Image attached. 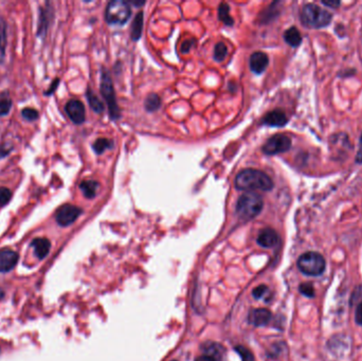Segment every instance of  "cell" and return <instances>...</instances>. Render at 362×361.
Listing matches in <instances>:
<instances>
[{
    "label": "cell",
    "mask_w": 362,
    "mask_h": 361,
    "mask_svg": "<svg viewBox=\"0 0 362 361\" xmlns=\"http://www.w3.org/2000/svg\"><path fill=\"white\" fill-rule=\"evenodd\" d=\"M355 319L356 322L360 325H362V302L358 305L357 309H356V314H355Z\"/></svg>",
    "instance_id": "1f68e13d"
},
{
    "label": "cell",
    "mask_w": 362,
    "mask_h": 361,
    "mask_svg": "<svg viewBox=\"0 0 362 361\" xmlns=\"http://www.w3.org/2000/svg\"><path fill=\"white\" fill-rule=\"evenodd\" d=\"M194 45H195L194 40H192V42H185V43H183V45H182V46H181V51H182L183 53H186V52L190 51V49H191Z\"/></svg>",
    "instance_id": "d6a6232c"
},
{
    "label": "cell",
    "mask_w": 362,
    "mask_h": 361,
    "mask_svg": "<svg viewBox=\"0 0 362 361\" xmlns=\"http://www.w3.org/2000/svg\"><path fill=\"white\" fill-rule=\"evenodd\" d=\"M12 192L7 187H0V207H4L10 202Z\"/></svg>",
    "instance_id": "484cf974"
},
{
    "label": "cell",
    "mask_w": 362,
    "mask_h": 361,
    "mask_svg": "<svg viewBox=\"0 0 362 361\" xmlns=\"http://www.w3.org/2000/svg\"><path fill=\"white\" fill-rule=\"evenodd\" d=\"M268 292L269 291H268L267 286H265V285H260V286L257 287V288L253 289L252 294H253V297L256 298V299L265 298V300H266V295H267Z\"/></svg>",
    "instance_id": "4dcf8cb0"
},
{
    "label": "cell",
    "mask_w": 362,
    "mask_h": 361,
    "mask_svg": "<svg viewBox=\"0 0 362 361\" xmlns=\"http://www.w3.org/2000/svg\"><path fill=\"white\" fill-rule=\"evenodd\" d=\"M12 107V101L9 97H4L0 100V116H6L10 112Z\"/></svg>",
    "instance_id": "83f0119b"
},
{
    "label": "cell",
    "mask_w": 362,
    "mask_h": 361,
    "mask_svg": "<svg viewBox=\"0 0 362 361\" xmlns=\"http://www.w3.org/2000/svg\"><path fill=\"white\" fill-rule=\"evenodd\" d=\"M300 292L308 298L315 297V288L310 283H304L300 285Z\"/></svg>",
    "instance_id": "f546056e"
},
{
    "label": "cell",
    "mask_w": 362,
    "mask_h": 361,
    "mask_svg": "<svg viewBox=\"0 0 362 361\" xmlns=\"http://www.w3.org/2000/svg\"><path fill=\"white\" fill-rule=\"evenodd\" d=\"M359 151H358V154H357V157H356V160L358 163H362V136H361V139H360V143H359Z\"/></svg>",
    "instance_id": "836d02e7"
},
{
    "label": "cell",
    "mask_w": 362,
    "mask_h": 361,
    "mask_svg": "<svg viewBox=\"0 0 362 361\" xmlns=\"http://www.w3.org/2000/svg\"><path fill=\"white\" fill-rule=\"evenodd\" d=\"M301 19L306 27L318 29L326 27L331 22L332 14L315 3H307L303 6Z\"/></svg>",
    "instance_id": "3957f363"
},
{
    "label": "cell",
    "mask_w": 362,
    "mask_h": 361,
    "mask_svg": "<svg viewBox=\"0 0 362 361\" xmlns=\"http://www.w3.org/2000/svg\"><path fill=\"white\" fill-rule=\"evenodd\" d=\"M298 267L306 275L317 276L325 270V260L318 252H306L298 260Z\"/></svg>",
    "instance_id": "277c9868"
},
{
    "label": "cell",
    "mask_w": 362,
    "mask_h": 361,
    "mask_svg": "<svg viewBox=\"0 0 362 361\" xmlns=\"http://www.w3.org/2000/svg\"><path fill=\"white\" fill-rule=\"evenodd\" d=\"M235 186L241 191H270L273 187L271 178L260 170L246 169L237 174Z\"/></svg>",
    "instance_id": "6da1fadb"
},
{
    "label": "cell",
    "mask_w": 362,
    "mask_h": 361,
    "mask_svg": "<svg viewBox=\"0 0 362 361\" xmlns=\"http://www.w3.org/2000/svg\"><path fill=\"white\" fill-rule=\"evenodd\" d=\"M80 188L85 197L91 199L96 195V192L98 190V182H96L95 180H84L80 184Z\"/></svg>",
    "instance_id": "e0dca14e"
},
{
    "label": "cell",
    "mask_w": 362,
    "mask_h": 361,
    "mask_svg": "<svg viewBox=\"0 0 362 361\" xmlns=\"http://www.w3.org/2000/svg\"><path fill=\"white\" fill-rule=\"evenodd\" d=\"M173 361H176V360H173Z\"/></svg>",
    "instance_id": "8d00e7d4"
},
{
    "label": "cell",
    "mask_w": 362,
    "mask_h": 361,
    "mask_svg": "<svg viewBox=\"0 0 362 361\" xmlns=\"http://www.w3.org/2000/svg\"><path fill=\"white\" fill-rule=\"evenodd\" d=\"M287 117L284 111L275 109L268 112L263 119V123L268 126H274V127H282L287 123Z\"/></svg>",
    "instance_id": "9a60e30c"
},
{
    "label": "cell",
    "mask_w": 362,
    "mask_h": 361,
    "mask_svg": "<svg viewBox=\"0 0 362 361\" xmlns=\"http://www.w3.org/2000/svg\"><path fill=\"white\" fill-rule=\"evenodd\" d=\"M81 214H82L81 208L73 206V204L70 203H66L56 211L55 219L60 226L67 227L75 223Z\"/></svg>",
    "instance_id": "ba28073f"
},
{
    "label": "cell",
    "mask_w": 362,
    "mask_h": 361,
    "mask_svg": "<svg viewBox=\"0 0 362 361\" xmlns=\"http://www.w3.org/2000/svg\"><path fill=\"white\" fill-rule=\"evenodd\" d=\"M130 14L131 10L128 2L122 1V0H114L107 5L105 17L107 22L122 26L129 19Z\"/></svg>",
    "instance_id": "5b68a950"
},
{
    "label": "cell",
    "mask_w": 362,
    "mask_h": 361,
    "mask_svg": "<svg viewBox=\"0 0 362 361\" xmlns=\"http://www.w3.org/2000/svg\"><path fill=\"white\" fill-rule=\"evenodd\" d=\"M101 92L105 97L107 106H108L111 119H118L120 117V109L116 100V94H114L113 85L108 72L105 70H103L101 78Z\"/></svg>",
    "instance_id": "8992f818"
},
{
    "label": "cell",
    "mask_w": 362,
    "mask_h": 361,
    "mask_svg": "<svg viewBox=\"0 0 362 361\" xmlns=\"http://www.w3.org/2000/svg\"><path fill=\"white\" fill-rule=\"evenodd\" d=\"M271 318H272V315L268 309L259 308L250 311L248 315V321L254 326H265L270 322Z\"/></svg>",
    "instance_id": "7c38bea8"
},
{
    "label": "cell",
    "mask_w": 362,
    "mask_h": 361,
    "mask_svg": "<svg viewBox=\"0 0 362 361\" xmlns=\"http://www.w3.org/2000/svg\"><path fill=\"white\" fill-rule=\"evenodd\" d=\"M290 146L291 140L289 137L283 134H277L268 139L263 146V152L266 155H277L287 152L290 149Z\"/></svg>",
    "instance_id": "52a82bcc"
},
{
    "label": "cell",
    "mask_w": 362,
    "mask_h": 361,
    "mask_svg": "<svg viewBox=\"0 0 362 361\" xmlns=\"http://www.w3.org/2000/svg\"><path fill=\"white\" fill-rule=\"evenodd\" d=\"M257 241H258V244L260 246H262V247L271 248V247H274V246L277 244L278 236L273 229L266 228V229H263L262 231L259 233Z\"/></svg>",
    "instance_id": "5bb4252c"
},
{
    "label": "cell",
    "mask_w": 362,
    "mask_h": 361,
    "mask_svg": "<svg viewBox=\"0 0 362 361\" xmlns=\"http://www.w3.org/2000/svg\"><path fill=\"white\" fill-rule=\"evenodd\" d=\"M223 356V348L216 343H205L203 346V354L196 361H220Z\"/></svg>",
    "instance_id": "8fae6325"
},
{
    "label": "cell",
    "mask_w": 362,
    "mask_h": 361,
    "mask_svg": "<svg viewBox=\"0 0 362 361\" xmlns=\"http://www.w3.org/2000/svg\"><path fill=\"white\" fill-rule=\"evenodd\" d=\"M21 114H22L23 119H26L28 121L37 120L38 119V116H39V113H38L37 110L33 109V108H29V107L23 108L22 111H21Z\"/></svg>",
    "instance_id": "f1b7e54d"
},
{
    "label": "cell",
    "mask_w": 362,
    "mask_h": 361,
    "mask_svg": "<svg viewBox=\"0 0 362 361\" xmlns=\"http://www.w3.org/2000/svg\"><path fill=\"white\" fill-rule=\"evenodd\" d=\"M59 83H60V80H59V79H56V80L53 82V83H52V87H51V89H49L48 91L46 92V94H51V93L54 91V89L57 87V84H59Z\"/></svg>",
    "instance_id": "e575fe53"
},
{
    "label": "cell",
    "mask_w": 362,
    "mask_h": 361,
    "mask_svg": "<svg viewBox=\"0 0 362 361\" xmlns=\"http://www.w3.org/2000/svg\"><path fill=\"white\" fill-rule=\"evenodd\" d=\"M264 206L263 198L256 193L242 195L236 203V213L240 218L250 220L258 216Z\"/></svg>",
    "instance_id": "7a4b0ae2"
},
{
    "label": "cell",
    "mask_w": 362,
    "mask_h": 361,
    "mask_svg": "<svg viewBox=\"0 0 362 361\" xmlns=\"http://www.w3.org/2000/svg\"><path fill=\"white\" fill-rule=\"evenodd\" d=\"M323 3H324L325 5H328V6H330V5H335L336 7L339 5V2H332V1H331V2H323Z\"/></svg>",
    "instance_id": "d590c367"
},
{
    "label": "cell",
    "mask_w": 362,
    "mask_h": 361,
    "mask_svg": "<svg viewBox=\"0 0 362 361\" xmlns=\"http://www.w3.org/2000/svg\"><path fill=\"white\" fill-rule=\"evenodd\" d=\"M6 47V23L0 16V62H2Z\"/></svg>",
    "instance_id": "ffe728a7"
},
{
    "label": "cell",
    "mask_w": 362,
    "mask_h": 361,
    "mask_svg": "<svg viewBox=\"0 0 362 361\" xmlns=\"http://www.w3.org/2000/svg\"><path fill=\"white\" fill-rule=\"evenodd\" d=\"M161 106V100L159 95L152 93L146 97L145 100V109L150 112L156 111Z\"/></svg>",
    "instance_id": "603a6c76"
},
{
    "label": "cell",
    "mask_w": 362,
    "mask_h": 361,
    "mask_svg": "<svg viewBox=\"0 0 362 361\" xmlns=\"http://www.w3.org/2000/svg\"><path fill=\"white\" fill-rule=\"evenodd\" d=\"M284 38L286 40V43L292 47H298L302 42V36L300 34V32L297 28H294V27L288 29L285 32Z\"/></svg>",
    "instance_id": "ac0fdd59"
},
{
    "label": "cell",
    "mask_w": 362,
    "mask_h": 361,
    "mask_svg": "<svg viewBox=\"0 0 362 361\" xmlns=\"http://www.w3.org/2000/svg\"><path fill=\"white\" fill-rule=\"evenodd\" d=\"M143 28V13L140 12L136 15L135 20L131 26V37L134 40H137L141 36V32Z\"/></svg>",
    "instance_id": "d6986e66"
},
{
    "label": "cell",
    "mask_w": 362,
    "mask_h": 361,
    "mask_svg": "<svg viewBox=\"0 0 362 361\" xmlns=\"http://www.w3.org/2000/svg\"><path fill=\"white\" fill-rule=\"evenodd\" d=\"M235 351L237 354L241 356L242 361H254V357L252 355V353L248 349H246L245 347H242V346L236 347Z\"/></svg>",
    "instance_id": "4316f807"
},
{
    "label": "cell",
    "mask_w": 362,
    "mask_h": 361,
    "mask_svg": "<svg viewBox=\"0 0 362 361\" xmlns=\"http://www.w3.org/2000/svg\"><path fill=\"white\" fill-rule=\"evenodd\" d=\"M87 100L89 102L90 107L92 108L93 111L95 112H102L104 110V105L103 103L98 100V97L93 93V91L91 89L87 90Z\"/></svg>",
    "instance_id": "44dd1931"
},
{
    "label": "cell",
    "mask_w": 362,
    "mask_h": 361,
    "mask_svg": "<svg viewBox=\"0 0 362 361\" xmlns=\"http://www.w3.org/2000/svg\"><path fill=\"white\" fill-rule=\"evenodd\" d=\"M66 113L68 114L70 120L76 124H82L85 121L86 111L85 106L79 100H71L65 106Z\"/></svg>",
    "instance_id": "9c48e42d"
},
{
    "label": "cell",
    "mask_w": 362,
    "mask_h": 361,
    "mask_svg": "<svg viewBox=\"0 0 362 361\" xmlns=\"http://www.w3.org/2000/svg\"><path fill=\"white\" fill-rule=\"evenodd\" d=\"M18 253L10 249L0 251V272H7L12 270L18 262Z\"/></svg>",
    "instance_id": "30bf717a"
},
{
    "label": "cell",
    "mask_w": 362,
    "mask_h": 361,
    "mask_svg": "<svg viewBox=\"0 0 362 361\" xmlns=\"http://www.w3.org/2000/svg\"><path fill=\"white\" fill-rule=\"evenodd\" d=\"M228 54V49L226 44L218 43L214 49V59L217 62H223Z\"/></svg>",
    "instance_id": "d4e9b609"
},
{
    "label": "cell",
    "mask_w": 362,
    "mask_h": 361,
    "mask_svg": "<svg viewBox=\"0 0 362 361\" xmlns=\"http://www.w3.org/2000/svg\"><path fill=\"white\" fill-rule=\"evenodd\" d=\"M268 63V56L264 52H254L249 60L250 69L257 75H261L266 70Z\"/></svg>",
    "instance_id": "4fadbf2b"
},
{
    "label": "cell",
    "mask_w": 362,
    "mask_h": 361,
    "mask_svg": "<svg viewBox=\"0 0 362 361\" xmlns=\"http://www.w3.org/2000/svg\"><path fill=\"white\" fill-rule=\"evenodd\" d=\"M92 147H93V150H94V152L96 154H102L106 150L111 149L112 142L110 140H108V139H106V138H100V139H97V140L93 143Z\"/></svg>",
    "instance_id": "cb8c5ba5"
},
{
    "label": "cell",
    "mask_w": 362,
    "mask_h": 361,
    "mask_svg": "<svg viewBox=\"0 0 362 361\" xmlns=\"http://www.w3.org/2000/svg\"><path fill=\"white\" fill-rule=\"evenodd\" d=\"M218 16H219V19L225 24H227V26H232V24L234 23L232 17L230 16V7L225 2L220 3V5L218 7Z\"/></svg>",
    "instance_id": "7402d4cb"
},
{
    "label": "cell",
    "mask_w": 362,
    "mask_h": 361,
    "mask_svg": "<svg viewBox=\"0 0 362 361\" xmlns=\"http://www.w3.org/2000/svg\"><path fill=\"white\" fill-rule=\"evenodd\" d=\"M32 247L34 248L36 257L40 260H43L48 256L49 250H50L51 247V244L49 242V240L45 239V237H37V239L33 240Z\"/></svg>",
    "instance_id": "2e32d148"
}]
</instances>
